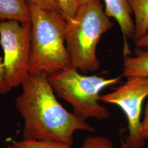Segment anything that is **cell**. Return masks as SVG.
Segmentation results:
<instances>
[{"instance_id": "9", "label": "cell", "mask_w": 148, "mask_h": 148, "mask_svg": "<svg viewBox=\"0 0 148 148\" xmlns=\"http://www.w3.org/2000/svg\"><path fill=\"white\" fill-rule=\"evenodd\" d=\"M15 21L21 23L31 21L26 0H0V21Z\"/></svg>"}, {"instance_id": "1", "label": "cell", "mask_w": 148, "mask_h": 148, "mask_svg": "<svg viewBox=\"0 0 148 148\" xmlns=\"http://www.w3.org/2000/svg\"><path fill=\"white\" fill-rule=\"evenodd\" d=\"M21 86L15 106L24 121L23 139L49 140L72 146L75 132H95V127L59 103L46 73H29Z\"/></svg>"}, {"instance_id": "4", "label": "cell", "mask_w": 148, "mask_h": 148, "mask_svg": "<svg viewBox=\"0 0 148 148\" xmlns=\"http://www.w3.org/2000/svg\"><path fill=\"white\" fill-rule=\"evenodd\" d=\"M48 79L54 93L71 104L76 116L86 121L90 117L103 120L110 117L109 111L99 103L98 98L102 90L119 84L121 77L87 76L69 68L48 75Z\"/></svg>"}, {"instance_id": "12", "label": "cell", "mask_w": 148, "mask_h": 148, "mask_svg": "<svg viewBox=\"0 0 148 148\" xmlns=\"http://www.w3.org/2000/svg\"><path fill=\"white\" fill-rule=\"evenodd\" d=\"M80 148H114L111 140L102 136L86 138Z\"/></svg>"}, {"instance_id": "3", "label": "cell", "mask_w": 148, "mask_h": 148, "mask_svg": "<svg viewBox=\"0 0 148 148\" xmlns=\"http://www.w3.org/2000/svg\"><path fill=\"white\" fill-rule=\"evenodd\" d=\"M113 24L106 15L99 0L79 8L74 19L67 22L65 45L71 68L83 73L100 67L96 49L102 35Z\"/></svg>"}, {"instance_id": "11", "label": "cell", "mask_w": 148, "mask_h": 148, "mask_svg": "<svg viewBox=\"0 0 148 148\" xmlns=\"http://www.w3.org/2000/svg\"><path fill=\"white\" fill-rule=\"evenodd\" d=\"M12 146L14 148H73L71 146L59 142L29 139L14 141L12 143Z\"/></svg>"}, {"instance_id": "5", "label": "cell", "mask_w": 148, "mask_h": 148, "mask_svg": "<svg viewBox=\"0 0 148 148\" xmlns=\"http://www.w3.org/2000/svg\"><path fill=\"white\" fill-rule=\"evenodd\" d=\"M0 43L4 53L5 79L12 90L29 74L32 57V23L0 21Z\"/></svg>"}, {"instance_id": "2", "label": "cell", "mask_w": 148, "mask_h": 148, "mask_svg": "<svg viewBox=\"0 0 148 148\" xmlns=\"http://www.w3.org/2000/svg\"><path fill=\"white\" fill-rule=\"evenodd\" d=\"M32 23L29 73L48 75L71 68L65 45L67 21L63 16L28 3Z\"/></svg>"}, {"instance_id": "18", "label": "cell", "mask_w": 148, "mask_h": 148, "mask_svg": "<svg viewBox=\"0 0 148 148\" xmlns=\"http://www.w3.org/2000/svg\"><path fill=\"white\" fill-rule=\"evenodd\" d=\"M96 0H76V3L77 9L82 6L88 5Z\"/></svg>"}, {"instance_id": "10", "label": "cell", "mask_w": 148, "mask_h": 148, "mask_svg": "<svg viewBox=\"0 0 148 148\" xmlns=\"http://www.w3.org/2000/svg\"><path fill=\"white\" fill-rule=\"evenodd\" d=\"M127 1L135 18V41L148 34V0Z\"/></svg>"}, {"instance_id": "17", "label": "cell", "mask_w": 148, "mask_h": 148, "mask_svg": "<svg viewBox=\"0 0 148 148\" xmlns=\"http://www.w3.org/2000/svg\"><path fill=\"white\" fill-rule=\"evenodd\" d=\"M136 47L145 49H148V34L134 41Z\"/></svg>"}, {"instance_id": "15", "label": "cell", "mask_w": 148, "mask_h": 148, "mask_svg": "<svg viewBox=\"0 0 148 148\" xmlns=\"http://www.w3.org/2000/svg\"><path fill=\"white\" fill-rule=\"evenodd\" d=\"M12 89L7 84L5 79V70L1 57H0V94L4 95L8 93Z\"/></svg>"}, {"instance_id": "7", "label": "cell", "mask_w": 148, "mask_h": 148, "mask_svg": "<svg viewBox=\"0 0 148 148\" xmlns=\"http://www.w3.org/2000/svg\"><path fill=\"white\" fill-rule=\"evenodd\" d=\"M105 13L118 23L125 38L134 40L135 25L131 18L132 10L127 0H104Z\"/></svg>"}, {"instance_id": "8", "label": "cell", "mask_w": 148, "mask_h": 148, "mask_svg": "<svg viewBox=\"0 0 148 148\" xmlns=\"http://www.w3.org/2000/svg\"><path fill=\"white\" fill-rule=\"evenodd\" d=\"M123 75L126 77H148V51L136 47L134 56L124 55Z\"/></svg>"}, {"instance_id": "20", "label": "cell", "mask_w": 148, "mask_h": 148, "mask_svg": "<svg viewBox=\"0 0 148 148\" xmlns=\"http://www.w3.org/2000/svg\"><path fill=\"white\" fill-rule=\"evenodd\" d=\"M9 148H13V147H9Z\"/></svg>"}, {"instance_id": "6", "label": "cell", "mask_w": 148, "mask_h": 148, "mask_svg": "<svg viewBox=\"0 0 148 148\" xmlns=\"http://www.w3.org/2000/svg\"><path fill=\"white\" fill-rule=\"evenodd\" d=\"M148 97V77H132L98 100L120 107L127 119L128 134L123 139L127 148H143L146 140L140 133L144 101Z\"/></svg>"}, {"instance_id": "14", "label": "cell", "mask_w": 148, "mask_h": 148, "mask_svg": "<svg viewBox=\"0 0 148 148\" xmlns=\"http://www.w3.org/2000/svg\"><path fill=\"white\" fill-rule=\"evenodd\" d=\"M27 3L37 5L49 11L56 12L62 14L56 0H26Z\"/></svg>"}, {"instance_id": "13", "label": "cell", "mask_w": 148, "mask_h": 148, "mask_svg": "<svg viewBox=\"0 0 148 148\" xmlns=\"http://www.w3.org/2000/svg\"><path fill=\"white\" fill-rule=\"evenodd\" d=\"M62 14L66 21H71L74 19L77 8L76 0H56Z\"/></svg>"}, {"instance_id": "16", "label": "cell", "mask_w": 148, "mask_h": 148, "mask_svg": "<svg viewBox=\"0 0 148 148\" xmlns=\"http://www.w3.org/2000/svg\"><path fill=\"white\" fill-rule=\"evenodd\" d=\"M140 131L143 138L146 141L148 140V101L144 108V117L142 120Z\"/></svg>"}, {"instance_id": "19", "label": "cell", "mask_w": 148, "mask_h": 148, "mask_svg": "<svg viewBox=\"0 0 148 148\" xmlns=\"http://www.w3.org/2000/svg\"><path fill=\"white\" fill-rule=\"evenodd\" d=\"M120 148H127V146L125 144L123 139H121V147Z\"/></svg>"}]
</instances>
